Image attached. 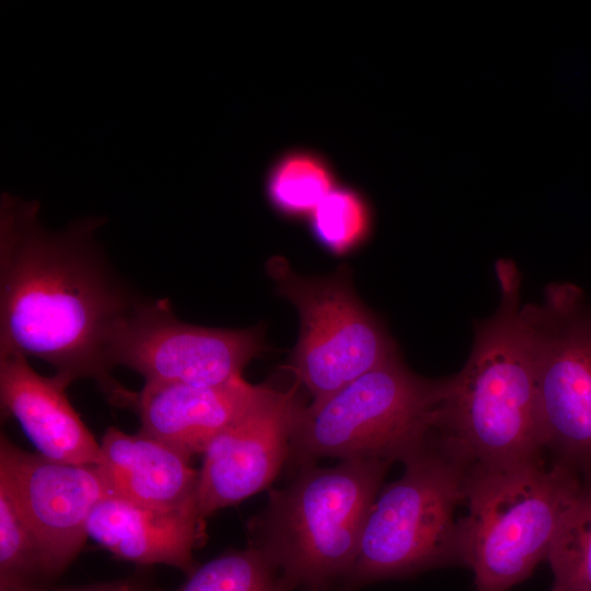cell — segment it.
Instances as JSON below:
<instances>
[{
	"instance_id": "obj_18",
	"label": "cell",
	"mask_w": 591,
	"mask_h": 591,
	"mask_svg": "<svg viewBox=\"0 0 591 591\" xmlns=\"http://www.w3.org/2000/svg\"><path fill=\"white\" fill-rule=\"evenodd\" d=\"M313 240L335 256L349 255L369 239L372 208L364 195L350 186L337 185L308 219Z\"/></svg>"
},
{
	"instance_id": "obj_17",
	"label": "cell",
	"mask_w": 591,
	"mask_h": 591,
	"mask_svg": "<svg viewBox=\"0 0 591 591\" xmlns=\"http://www.w3.org/2000/svg\"><path fill=\"white\" fill-rule=\"evenodd\" d=\"M551 591H591V467L581 471L579 491L565 513L547 559Z\"/></svg>"
},
{
	"instance_id": "obj_21",
	"label": "cell",
	"mask_w": 591,
	"mask_h": 591,
	"mask_svg": "<svg viewBox=\"0 0 591 591\" xmlns=\"http://www.w3.org/2000/svg\"><path fill=\"white\" fill-rule=\"evenodd\" d=\"M55 591H154L136 580H119L86 587L61 589Z\"/></svg>"
},
{
	"instance_id": "obj_19",
	"label": "cell",
	"mask_w": 591,
	"mask_h": 591,
	"mask_svg": "<svg viewBox=\"0 0 591 591\" xmlns=\"http://www.w3.org/2000/svg\"><path fill=\"white\" fill-rule=\"evenodd\" d=\"M173 591H285L278 573L252 545L198 565Z\"/></svg>"
},
{
	"instance_id": "obj_15",
	"label": "cell",
	"mask_w": 591,
	"mask_h": 591,
	"mask_svg": "<svg viewBox=\"0 0 591 591\" xmlns=\"http://www.w3.org/2000/svg\"><path fill=\"white\" fill-rule=\"evenodd\" d=\"M86 533L119 559L171 566L187 577L198 567L193 549L204 541L205 522L197 509L161 511L109 495L91 512Z\"/></svg>"
},
{
	"instance_id": "obj_4",
	"label": "cell",
	"mask_w": 591,
	"mask_h": 591,
	"mask_svg": "<svg viewBox=\"0 0 591 591\" xmlns=\"http://www.w3.org/2000/svg\"><path fill=\"white\" fill-rule=\"evenodd\" d=\"M580 485L579 471L560 461L468 467L459 538L475 591H509L547 559Z\"/></svg>"
},
{
	"instance_id": "obj_12",
	"label": "cell",
	"mask_w": 591,
	"mask_h": 591,
	"mask_svg": "<svg viewBox=\"0 0 591 591\" xmlns=\"http://www.w3.org/2000/svg\"><path fill=\"white\" fill-rule=\"evenodd\" d=\"M269 387L251 384L243 376L215 386L144 384L138 392L130 391L125 408L138 415L140 430L193 456L204 453Z\"/></svg>"
},
{
	"instance_id": "obj_6",
	"label": "cell",
	"mask_w": 591,
	"mask_h": 591,
	"mask_svg": "<svg viewBox=\"0 0 591 591\" xmlns=\"http://www.w3.org/2000/svg\"><path fill=\"white\" fill-rule=\"evenodd\" d=\"M405 472L382 486L368 515L347 589L422 571L463 566L459 519L470 465L431 437L404 463Z\"/></svg>"
},
{
	"instance_id": "obj_3",
	"label": "cell",
	"mask_w": 591,
	"mask_h": 591,
	"mask_svg": "<svg viewBox=\"0 0 591 591\" xmlns=\"http://www.w3.org/2000/svg\"><path fill=\"white\" fill-rule=\"evenodd\" d=\"M391 464L360 459L305 465L286 487L269 490L265 509L250 523V545L264 554L285 591L324 590L345 580Z\"/></svg>"
},
{
	"instance_id": "obj_23",
	"label": "cell",
	"mask_w": 591,
	"mask_h": 591,
	"mask_svg": "<svg viewBox=\"0 0 591 591\" xmlns=\"http://www.w3.org/2000/svg\"><path fill=\"white\" fill-rule=\"evenodd\" d=\"M314 591H324V590H314Z\"/></svg>"
},
{
	"instance_id": "obj_14",
	"label": "cell",
	"mask_w": 591,
	"mask_h": 591,
	"mask_svg": "<svg viewBox=\"0 0 591 591\" xmlns=\"http://www.w3.org/2000/svg\"><path fill=\"white\" fill-rule=\"evenodd\" d=\"M99 464L114 496L161 510L197 509L199 471L190 455L142 430L126 433L108 427Z\"/></svg>"
},
{
	"instance_id": "obj_22",
	"label": "cell",
	"mask_w": 591,
	"mask_h": 591,
	"mask_svg": "<svg viewBox=\"0 0 591 591\" xmlns=\"http://www.w3.org/2000/svg\"><path fill=\"white\" fill-rule=\"evenodd\" d=\"M0 591H45L38 588L32 587H0Z\"/></svg>"
},
{
	"instance_id": "obj_1",
	"label": "cell",
	"mask_w": 591,
	"mask_h": 591,
	"mask_svg": "<svg viewBox=\"0 0 591 591\" xmlns=\"http://www.w3.org/2000/svg\"><path fill=\"white\" fill-rule=\"evenodd\" d=\"M102 223L84 218L51 231L38 202L1 195L0 351L47 362L66 386L93 379L113 404L125 386L111 375V345L140 299L96 241Z\"/></svg>"
},
{
	"instance_id": "obj_5",
	"label": "cell",
	"mask_w": 591,
	"mask_h": 591,
	"mask_svg": "<svg viewBox=\"0 0 591 591\" xmlns=\"http://www.w3.org/2000/svg\"><path fill=\"white\" fill-rule=\"evenodd\" d=\"M442 383L416 374L395 355L324 399L302 406L287 465L297 472L321 457L407 462L431 440Z\"/></svg>"
},
{
	"instance_id": "obj_8",
	"label": "cell",
	"mask_w": 591,
	"mask_h": 591,
	"mask_svg": "<svg viewBox=\"0 0 591 591\" xmlns=\"http://www.w3.org/2000/svg\"><path fill=\"white\" fill-rule=\"evenodd\" d=\"M535 361L546 448L578 471L591 467V303L553 282L541 304L522 306Z\"/></svg>"
},
{
	"instance_id": "obj_16",
	"label": "cell",
	"mask_w": 591,
	"mask_h": 591,
	"mask_svg": "<svg viewBox=\"0 0 591 591\" xmlns=\"http://www.w3.org/2000/svg\"><path fill=\"white\" fill-rule=\"evenodd\" d=\"M337 186L331 163L309 149H292L270 165L265 196L275 212L286 219H309L324 197Z\"/></svg>"
},
{
	"instance_id": "obj_7",
	"label": "cell",
	"mask_w": 591,
	"mask_h": 591,
	"mask_svg": "<svg viewBox=\"0 0 591 591\" xmlns=\"http://www.w3.org/2000/svg\"><path fill=\"white\" fill-rule=\"evenodd\" d=\"M266 270L277 293L298 310L300 334L287 368L320 402L398 354L383 323L357 296L350 269L322 277L293 271L274 256Z\"/></svg>"
},
{
	"instance_id": "obj_13",
	"label": "cell",
	"mask_w": 591,
	"mask_h": 591,
	"mask_svg": "<svg viewBox=\"0 0 591 591\" xmlns=\"http://www.w3.org/2000/svg\"><path fill=\"white\" fill-rule=\"evenodd\" d=\"M58 379L37 373L27 358L0 351L1 409L13 417L37 453L63 463L101 462V447L71 406Z\"/></svg>"
},
{
	"instance_id": "obj_20",
	"label": "cell",
	"mask_w": 591,
	"mask_h": 591,
	"mask_svg": "<svg viewBox=\"0 0 591 591\" xmlns=\"http://www.w3.org/2000/svg\"><path fill=\"white\" fill-rule=\"evenodd\" d=\"M44 577L34 534L12 491L0 480V587H32Z\"/></svg>"
},
{
	"instance_id": "obj_2",
	"label": "cell",
	"mask_w": 591,
	"mask_h": 591,
	"mask_svg": "<svg viewBox=\"0 0 591 591\" xmlns=\"http://www.w3.org/2000/svg\"><path fill=\"white\" fill-rule=\"evenodd\" d=\"M500 300L475 324L464 367L443 380L433 433L467 465H506L542 459L546 448L532 339L520 305L513 260L496 262Z\"/></svg>"
},
{
	"instance_id": "obj_9",
	"label": "cell",
	"mask_w": 591,
	"mask_h": 591,
	"mask_svg": "<svg viewBox=\"0 0 591 591\" xmlns=\"http://www.w3.org/2000/svg\"><path fill=\"white\" fill-rule=\"evenodd\" d=\"M267 350L260 325L213 328L179 321L166 300H139L119 325L109 349L114 367L139 373L144 384L215 386L241 378Z\"/></svg>"
},
{
	"instance_id": "obj_11",
	"label": "cell",
	"mask_w": 591,
	"mask_h": 591,
	"mask_svg": "<svg viewBox=\"0 0 591 591\" xmlns=\"http://www.w3.org/2000/svg\"><path fill=\"white\" fill-rule=\"evenodd\" d=\"M296 381L273 386L233 424L211 440L199 470L200 519L239 503L268 487L286 464L296 418L303 404Z\"/></svg>"
},
{
	"instance_id": "obj_10",
	"label": "cell",
	"mask_w": 591,
	"mask_h": 591,
	"mask_svg": "<svg viewBox=\"0 0 591 591\" xmlns=\"http://www.w3.org/2000/svg\"><path fill=\"white\" fill-rule=\"evenodd\" d=\"M0 480L12 491L36 540L44 578L63 572L88 537L91 512L113 495L99 465L30 453L0 438Z\"/></svg>"
}]
</instances>
